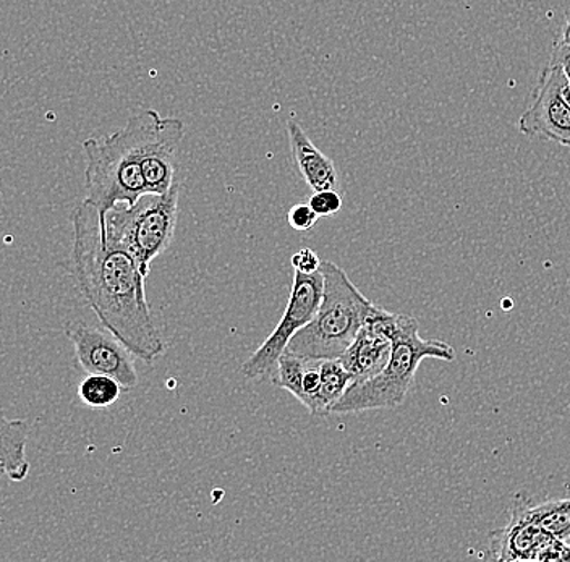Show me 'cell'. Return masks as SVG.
Listing matches in <instances>:
<instances>
[{
    "label": "cell",
    "instance_id": "cell-1",
    "mask_svg": "<svg viewBox=\"0 0 570 562\" xmlns=\"http://www.w3.org/2000/svg\"><path fill=\"white\" fill-rule=\"evenodd\" d=\"M75 276L89 307L107 331L142 362L166 351L146 298L140 266L122 245L107 237L106 213L85 200L73 213Z\"/></svg>",
    "mask_w": 570,
    "mask_h": 562
},
{
    "label": "cell",
    "instance_id": "cell-2",
    "mask_svg": "<svg viewBox=\"0 0 570 562\" xmlns=\"http://www.w3.org/2000/svg\"><path fill=\"white\" fill-rule=\"evenodd\" d=\"M158 117V110L148 109L131 117L122 130L83 141L87 200L101 211L107 213L122 203L134 205L146 195L142 162Z\"/></svg>",
    "mask_w": 570,
    "mask_h": 562
},
{
    "label": "cell",
    "instance_id": "cell-3",
    "mask_svg": "<svg viewBox=\"0 0 570 562\" xmlns=\"http://www.w3.org/2000/svg\"><path fill=\"white\" fill-rule=\"evenodd\" d=\"M320 272L323 274L320 307L284 351L308 361L341 357L365 325L374 305L333 262H321Z\"/></svg>",
    "mask_w": 570,
    "mask_h": 562
},
{
    "label": "cell",
    "instance_id": "cell-4",
    "mask_svg": "<svg viewBox=\"0 0 570 562\" xmlns=\"http://www.w3.org/2000/svg\"><path fill=\"white\" fill-rule=\"evenodd\" d=\"M425 358L452 362L455 351L443 341L423 339L419 333V322L412 316L401 315L384 368L368 382L352 383L331 408V414L399 407L407 397L416 369Z\"/></svg>",
    "mask_w": 570,
    "mask_h": 562
},
{
    "label": "cell",
    "instance_id": "cell-5",
    "mask_svg": "<svg viewBox=\"0 0 570 562\" xmlns=\"http://www.w3.org/2000/svg\"><path fill=\"white\" fill-rule=\"evenodd\" d=\"M180 185L166 194H146L134 205H116L106 213L107 237L122 245L148 277L153 262L170 247L176 234Z\"/></svg>",
    "mask_w": 570,
    "mask_h": 562
},
{
    "label": "cell",
    "instance_id": "cell-6",
    "mask_svg": "<svg viewBox=\"0 0 570 562\" xmlns=\"http://www.w3.org/2000/svg\"><path fill=\"white\" fill-rule=\"evenodd\" d=\"M323 297V274L321 272L303 274L295 272L291 297L276 329L271 333L262 347L242 366V375L248 379L273 378L277 361L291 343L292 337L303 329L320 307Z\"/></svg>",
    "mask_w": 570,
    "mask_h": 562
},
{
    "label": "cell",
    "instance_id": "cell-7",
    "mask_svg": "<svg viewBox=\"0 0 570 562\" xmlns=\"http://www.w3.org/2000/svg\"><path fill=\"white\" fill-rule=\"evenodd\" d=\"M517 130L570 148V83L559 67L547 63L541 70Z\"/></svg>",
    "mask_w": 570,
    "mask_h": 562
},
{
    "label": "cell",
    "instance_id": "cell-8",
    "mask_svg": "<svg viewBox=\"0 0 570 562\" xmlns=\"http://www.w3.org/2000/svg\"><path fill=\"white\" fill-rule=\"evenodd\" d=\"M525 496H515L511 521L491 533L487 560L570 561V544L556 539L525 514Z\"/></svg>",
    "mask_w": 570,
    "mask_h": 562
},
{
    "label": "cell",
    "instance_id": "cell-9",
    "mask_svg": "<svg viewBox=\"0 0 570 562\" xmlns=\"http://www.w3.org/2000/svg\"><path fill=\"white\" fill-rule=\"evenodd\" d=\"M66 336L73 344L77 361L88 375L110 376L124 391L137 386L134 354L110 331L75 322L66 326Z\"/></svg>",
    "mask_w": 570,
    "mask_h": 562
},
{
    "label": "cell",
    "instance_id": "cell-10",
    "mask_svg": "<svg viewBox=\"0 0 570 562\" xmlns=\"http://www.w3.org/2000/svg\"><path fill=\"white\" fill-rule=\"evenodd\" d=\"M287 134L295 166L312 191L337 190L338 174L333 159L313 144L297 120H288Z\"/></svg>",
    "mask_w": 570,
    "mask_h": 562
},
{
    "label": "cell",
    "instance_id": "cell-11",
    "mask_svg": "<svg viewBox=\"0 0 570 562\" xmlns=\"http://www.w3.org/2000/svg\"><path fill=\"white\" fill-rule=\"evenodd\" d=\"M391 347V339L363 325L338 361L351 373L354 383L368 382L386 365Z\"/></svg>",
    "mask_w": 570,
    "mask_h": 562
},
{
    "label": "cell",
    "instance_id": "cell-12",
    "mask_svg": "<svg viewBox=\"0 0 570 562\" xmlns=\"http://www.w3.org/2000/svg\"><path fill=\"white\" fill-rule=\"evenodd\" d=\"M28 423L0 415V462L6 465L7 476L12 482H23L30 475L27 457Z\"/></svg>",
    "mask_w": 570,
    "mask_h": 562
},
{
    "label": "cell",
    "instance_id": "cell-13",
    "mask_svg": "<svg viewBox=\"0 0 570 562\" xmlns=\"http://www.w3.org/2000/svg\"><path fill=\"white\" fill-rule=\"evenodd\" d=\"M320 387L316 393L315 404L312 407L313 415H327L331 414V408L348 390L354 378L351 373L344 368L338 358H327L320 363Z\"/></svg>",
    "mask_w": 570,
    "mask_h": 562
},
{
    "label": "cell",
    "instance_id": "cell-14",
    "mask_svg": "<svg viewBox=\"0 0 570 562\" xmlns=\"http://www.w3.org/2000/svg\"><path fill=\"white\" fill-rule=\"evenodd\" d=\"M525 514L556 539L570 544V497L532 504L525 496Z\"/></svg>",
    "mask_w": 570,
    "mask_h": 562
},
{
    "label": "cell",
    "instance_id": "cell-15",
    "mask_svg": "<svg viewBox=\"0 0 570 562\" xmlns=\"http://www.w3.org/2000/svg\"><path fill=\"white\" fill-rule=\"evenodd\" d=\"M122 386L106 375H88L78 387V396L91 408H109L122 394Z\"/></svg>",
    "mask_w": 570,
    "mask_h": 562
},
{
    "label": "cell",
    "instance_id": "cell-16",
    "mask_svg": "<svg viewBox=\"0 0 570 562\" xmlns=\"http://www.w3.org/2000/svg\"><path fill=\"white\" fill-rule=\"evenodd\" d=\"M308 358L298 357V355L283 352L277 361V376H273L274 386L288 391L294 394L298 401L302 400V379L305 373Z\"/></svg>",
    "mask_w": 570,
    "mask_h": 562
},
{
    "label": "cell",
    "instance_id": "cell-17",
    "mask_svg": "<svg viewBox=\"0 0 570 562\" xmlns=\"http://www.w3.org/2000/svg\"><path fill=\"white\" fill-rule=\"evenodd\" d=\"M308 205L318 218H327V216H336L344 201L337 190H321L313 191Z\"/></svg>",
    "mask_w": 570,
    "mask_h": 562
},
{
    "label": "cell",
    "instance_id": "cell-18",
    "mask_svg": "<svg viewBox=\"0 0 570 562\" xmlns=\"http://www.w3.org/2000/svg\"><path fill=\"white\" fill-rule=\"evenodd\" d=\"M320 363L321 361H308L305 373H303L301 402L308 411H312L316 393H318L321 379Z\"/></svg>",
    "mask_w": 570,
    "mask_h": 562
},
{
    "label": "cell",
    "instance_id": "cell-19",
    "mask_svg": "<svg viewBox=\"0 0 570 562\" xmlns=\"http://www.w3.org/2000/svg\"><path fill=\"white\" fill-rule=\"evenodd\" d=\"M318 216L313 211L312 206L308 203H301V205L292 206L291 211L287 215V223L292 229L297 233H306L312 230L315 224L318 223Z\"/></svg>",
    "mask_w": 570,
    "mask_h": 562
},
{
    "label": "cell",
    "instance_id": "cell-20",
    "mask_svg": "<svg viewBox=\"0 0 570 562\" xmlns=\"http://www.w3.org/2000/svg\"><path fill=\"white\" fill-rule=\"evenodd\" d=\"M548 63L559 67L570 83V42L562 38L556 39L552 42L550 62Z\"/></svg>",
    "mask_w": 570,
    "mask_h": 562
},
{
    "label": "cell",
    "instance_id": "cell-21",
    "mask_svg": "<svg viewBox=\"0 0 570 562\" xmlns=\"http://www.w3.org/2000/svg\"><path fill=\"white\" fill-rule=\"evenodd\" d=\"M291 263L294 272L303 274L320 272L321 259L312 248H302L301 252L292 256Z\"/></svg>",
    "mask_w": 570,
    "mask_h": 562
},
{
    "label": "cell",
    "instance_id": "cell-22",
    "mask_svg": "<svg viewBox=\"0 0 570 562\" xmlns=\"http://www.w3.org/2000/svg\"><path fill=\"white\" fill-rule=\"evenodd\" d=\"M562 39L570 42V9L566 12L564 30H562Z\"/></svg>",
    "mask_w": 570,
    "mask_h": 562
},
{
    "label": "cell",
    "instance_id": "cell-23",
    "mask_svg": "<svg viewBox=\"0 0 570 562\" xmlns=\"http://www.w3.org/2000/svg\"><path fill=\"white\" fill-rule=\"evenodd\" d=\"M6 475H7L6 465H3L2 462H0V476H6Z\"/></svg>",
    "mask_w": 570,
    "mask_h": 562
}]
</instances>
